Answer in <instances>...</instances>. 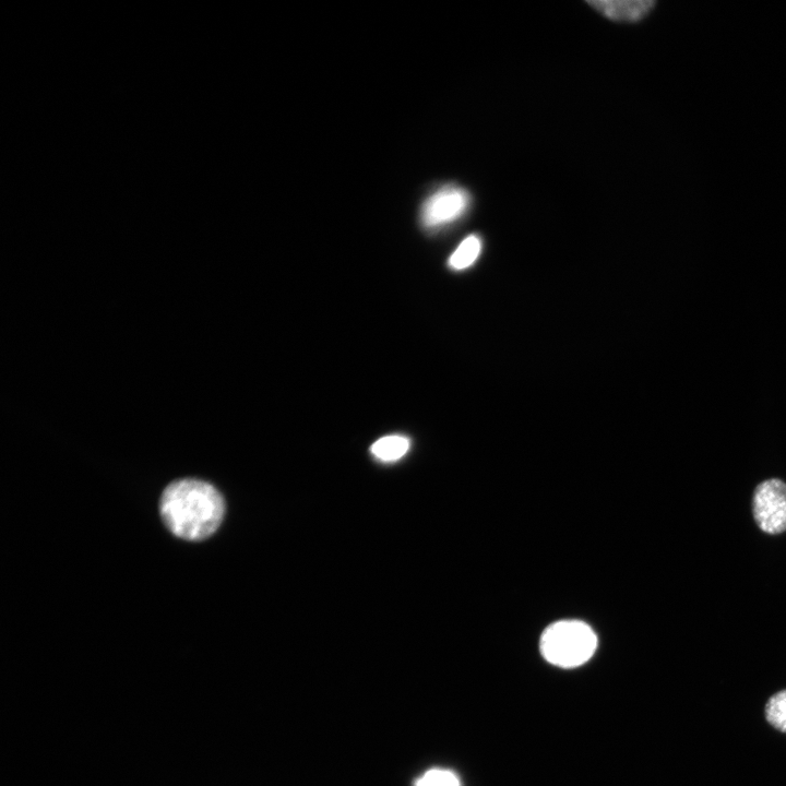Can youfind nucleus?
I'll return each mask as SVG.
<instances>
[{
  "instance_id": "7",
  "label": "nucleus",
  "mask_w": 786,
  "mask_h": 786,
  "mask_svg": "<svg viewBox=\"0 0 786 786\" xmlns=\"http://www.w3.org/2000/svg\"><path fill=\"white\" fill-rule=\"evenodd\" d=\"M481 251V240L476 235L467 236L449 258L448 264L452 270L461 271L469 267L478 259Z\"/></svg>"
},
{
  "instance_id": "6",
  "label": "nucleus",
  "mask_w": 786,
  "mask_h": 786,
  "mask_svg": "<svg viewBox=\"0 0 786 786\" xmlns=\"http://www.w3.org/2000/svg\"><path fill=\"white\" fill-rule=\"evenodd\" d=\"M410 441L401 434H390L372 443L370 451L381 462H394L402 458L409 450Z\"/></svg>"
},
{
  "instance_id": "1",
  "label": "nucleus",
  "mask_w": 786,
  "mask_h": 786,
  "mask_svg": "<svg viewBox=\"0 0 786 786\" xmlns=\"http://www.w3.org/2000/svg\"><path fill=\"white\" fill-rule=\"evenodd\" d=\"M160 516L167 528L186 540H202L219 526L225 502L211 484L186 478L175 480L163 491L159 500Z\"/></svg>"
},
{
  "instance_id": "5",
  "label": "nucleus",
  "mask_w": 786,
  "mask_h": 786,
  "mask_svg": "<svg viewBox=\"0 0 786 786\" xmlns=\"http://www.w3.org/2000/svg\"><path fill=\"white\" fill-rule=\"evenodd\" d=\"M595 10L618 22H636L653 9L652 0H598L588 1Z\"/></svg>"
},
{
  "instance_id": "2",
  "label": "nucleus",
  "mask_w": 786,
  "mask_h": 786,
  "mask_svg": "<svg viewBox=\"0 0 786 786\" xmlns=\"http://www.w3.org/2000/svg\"><path fill=\"white\" fill-rule=\"evenodd\" d=\"M596 647L595 632L580 620L557 621L550 624L540 638L544 658L561 668L583 665L593 656Z\"/></svg>"
},
{
  "instance_id": "4",
  "label": "nucleus",
  "mask_w": 786,
  "mask_h": 786,
  "mask_svg": "<svg viewBox=\"0 0 786 786\" xmlns=\"http://www.w3.org/2000/svg\"><path fill=\"white\" fill-rule=\"evenodd\" d=\"M468 192L457 186H445L422 204L420 219L427 228H439L458 219L469 205Z\"/></svg>"
},
{
  "instance_id": "3",
  "label": "nucleus",
  "mask_w": 786,
  "mask_h": 786,
  "mask_svg": "<svg viewBox=\"0 0 786 786\" xmlns=\"http://www.w3.org/2000/svg\"><path fill=\"white\" fill-rule=\"evenodd\" d=\"M753 514L759 527L769 534L786 529V484L779 479L761 483L753 496Z\"/></svg>"
},
{
  "instance_id": "9",
  "label": "nucleus",
  "mask_w": 786,
  "mask_h": 786,
  "mask_svg": "<svg viewBox=\"0 0 786 786\" xmlns=\"http://www.w3.org/2000/svg\"><path fill=\"white\" fill-rule=\"evenodd\" d=\"M415 786H460V782L451 771L432 769L419 777Z\"/></svg>"
},
{
  "instance_id": "8",
  "label": "nucleus",
  "mask_w": 786,
  "mask_h": 786,
  "mask_svg": "<svg viewBox=\"0 0 786 786\" xmlns=\"http://www.w3.org/2000/svg\"><path fill=\"white\" fill-rule=\"evenodd\" d=\"M767 722L776 729L786 733V690L773 694L765 705Z\"/></svg>"
}]
</instances>
